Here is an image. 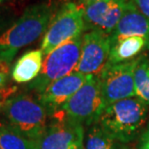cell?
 <instances>
[{"label":"cell","instance_id":"6da1fadb","mask_svg":"<svg viewBox=\"0 0 149 149\" xmlns=\"http://www.w3.org/2000/svg\"><path fill=\"white\" fill-rule=\"evenodd\" d=\"M147 113L148 106L133 96L106 106L96 123L108 135L126 144L141 136Z\"/></svg>","mask_w":149,"mask_h":149},{"label":"cell","instance_id":"7a4b0ae2","mask_svg":"<svg viewBox=\"0 0 149 149\" xmlns=\"http://www.w3.org/2000/svg\"><path fill=\"white\" fill-rule=\"evenodd\" d=\"M55 14V8L47 3L28 7L17 20L0 34V53L17 55L20 48L33 43L46 32Z\"/></svg>","mask_w":149,"mask_h":149},{"label":"cell","instance_id":"3957f363","mask_svg":"<svg viewBox=\"0 0 149 149\" xmlns=\"http://www.w3.org/2000/svg\"><path fill=\"white\" fill-rule=\"evenodd\" d=\"M2 111L13 127L34 142L48 126L46 109L38 98L29 94H13L6 100Z\"/></svg>","mask_w":149,"mask_h":149},{"label":"cell","instance_id":"277c9868","mask_svg":"<svg viewBox=\"0 0 149 149\" xmlns=\"http://www.w3.org/2000/svg\"><path fill=\"white\" fill-rule=\"evenodd\" d=\"M83 35L65 42L44 57L42 71L29 83L28 90L40 94L53 82L74 72L80 60Z\"/></svg>","mask_w":149,"mask_h":149},{"label":"cell","instance_id":"5b68a950","mask_svg":"<svg viewBox=\"0 0 149 149\" xmlns=\"http://www.w3.org/2000/svg\"><path fill=\"white\" fill-rule=\"evenodd\" d=\"M105 107L100 76L99 74H91L88 75L83 86L59 113H61V116L73 120L83 126H90L97 122Z\"/></svg>","mask_w":149,"mask_h":149},{"label":"cell","instance_id":"8992f818","mask_svg":"<svg viewBox=\"0 0 149 149\" xmlns=\"http://www.w3.org/2000/svg\"><path fill=\"white\" fill-rule=\"evenodd\" d=\"M86 32L84 6L75 2H65L54 15L40 44L46 57L57 47Z\"/></svg>","mask_w":149,"mask_h":149},{"label":"cell","instance_id":"52a82bcc","mask_svg":"<svg viewBox=\"0 0 149 149\" xmlns=\"http://www.w3.org/2000/svg\"><path fill=\"white\" fill-rule=\"evenodd\" d=\"M139 57L121 64L106 65L101 71L99 76L105 106L136 96L135 71Z\"/></svg>","mask_w":149,"mask_h":149},{"label":"cell","instance_id":"ba28073f","mask_svg":"<svg viewBox=\"0 0 149 149\" xmlns=\"http://www.w3.org/2000/svg\"><path fill=\"white\" fill-rule=\"evenodd\" d=\"M111 35L97 30L85 32L81 55L75 71L85 75H98L107 65L111 51Z\"/></svg>","mask_w":149,"mask_h":149},{"label":"cell","instance_id":"9c48e42d","mask_svg":"<svg viewBox=\"0 0 149 149\" xmlns=\"http://www.w3.org/2000/svg\"><path fill=\"white\" fill-rule=\"evenodd\" d=\"M56 118L35 141V149H74L84 142L83 125L64 116Z\"/></svg>","mask_w":149,"mask_h":149},{"label":"cell","instance_id":"30bf717a","mask_svg":"<svg viewBox=\"0 0 149 149\" xmlns=\"http://www.w3.org/2000/svg\"><path fill=\"white\" fill-rule=\"evenodd\" d=\"M129 0H102L84 6L86 32L97 30L111 35L122 18Z\"/></svg>","mask_w":149,"mask_h":149},{"label":"cell","instance_id":"8fae6325","mask_svg":"<svg viewBox=\"0 0 149 149\" xmlns=\"http://www.w3.org/2000/svg\"><path fill=\"white\" fill-rule=\"evenodd\" d=\"M88 75L72 72L50 84L42 93L38 94V99L45 108L50 116L57 115L65 104L80 88Z\"/></svg>","mask_w":149,"mask_h":149},{"label":"cell","instance_id":"7c38bea8","mask_svg":"<svg viewBox=\"0 0 149 149\" xmlns=\"http://www.w3.org/2000/svg\"><path fill=\"white\" fill-rule=\"evenodd\" d=\"M127 37H141L149 40V18L142 15L130 0L122 18L111 34V40Z\"/></svg>","mask_w":149,"mask_h":149},{"label":"cell","instance_id":"4fadbf2b","mask_svg":"<svg viewBox=\"0 0 149 149\" xmlns=\"http://www.w3.org/2000/svg\"><path fill=\"white\" fill-rule=\"evenodd\" d=\"M111 42L110 56L106 65L132 61L141 56L142 52L149 50V40L141 37L120 38Z\"/></svg>","mask_w":149,"mask_h":149},{"label":"cell","instance_id":"5bb4252c","mask_svg":"<svg viewBox=\"0 0 149 149\" xmlns=\"http://www.w3.org/2000/svg\"><path fill=\"white\" fill-rule=\"evenodd\" d=\"M44 61L42 49L30 50L24 53L13 66L11 75L18 84L31 83L40 75Z\"/></svg>","mask_w":149,"mask_h":149},{"label":"cell","instance_id":"9a60e30c","mask_svg":"<svg viewBox=\"0 0 149 149\" xmlns=\"http://www.w3.org/2000/svg\"><path fill=\"white\" fill-rule=\"evenodd\" d=\"M85 149H128L125 143L108 135L97 123L88 126L84 137Z\"/></svg>","mask_w":149,"mask_h":149},{"label":"cell","instance_id":"2e32d148","mask_svg":"<svg viewBox=\"0 0 149 149\" xmlns=\"http://www.w3.org/2000/svg\"><path fill=\"white\" fill-rule=\"evenodd\" d=\"M0 148L35 149V142L21 135L10 123L0 120Z\"/></svg>","mask_w":149,"mask_h":149},{"label":"cell","instance_id":"e0dca14e","mask_svg":"<svg viewBox=\"0 0 149 149\" xmlns=\"http://www.w3.org/2000/svg\"><path fill=\"white\" fill-rule=\"evenodd\" d=\"M136 96L149 106V55H141L135 71Z\"/></svg>","mask_w":149,"mask_h":149},{"label":"cell","instance_id":"ac0fdd59","mask_svg":"<svg viewBox=\"0 0 149 149\" xmlns=\"http://www.w3.org/2000/svg\"><path fill=\"white\" fill-rule=\"evenodd\" d=\"M12 53H0V88L6 87L10 78L11 64L15 58Z\"/></svg>","mask_w":149,"mask_h":149},{"label":"cell","instance_id":"d6986e66","mask_svg":"<svg viewBox=\"0 0 149 149\" xmlns=\"http://www.w3.org/2000/svg\"><path fill=\"white\" fill-rule=\"evenodd\" d=\"M138 149H149V122L139 136Z\"/></svg>","mask_w":149,"mask_h":149},{"label":"cell","instance_id":"ffe728a7","mask_svg":"<svg viewBox=\"0 0 149 149\" xmlns=\"http://www.w3.org/2000/svg\"><path fill=\"white\" fill-rule=\"evenodd\" d=\"M130 1L142 15L149 18V0H130Z\"/></svg>","mask_w":149,"mask_h":149},{"label":"cell","instance_id":"44dd1931","mask_svg":"<svg viewBox=\"0 0 149 149\" xmlns=\"http://www.w3.org/2000/svg\"><path fill=\"white\" fill-rule=\"evenodd\" d=\"M15 88H0V110H2L3 106L6 102V100L8 99L9 97H11L13 94L15 93Z\"/></svg>","mask_w":149,"mask_h":149},{"label":"cell","instance_id":"7402d4cb","mask_svg":"<svg viewBox=\"0 0 149 149\" xmlns=\"http://www.w3.org/2000/svg\"><path fill=\"white\" fill-rule=\"evenodd\" d=\"M6 24H7V21H6V17L2 14H0V34H1L3 31L6 29V28H7Z\"/></svg>","mask_w":149,"mask_h":149},{"label":"cell","instance_id":"603a6c76","mask_svg":"<svg viewBox=\"0 0 149 149\" xmlns=\"http://www.w3.org/2000/svg\"><path fill=\"white\" fill-rule=\"evenodd\" d=\"M80 1V4L81 5H88L90 3H93V2H97V1H102V0H79Z\"/></svg>","mask_w":149,"mask_h":149},{"label":"cell","instance_id":"cb8c5ba5","mask_svg":"<svg viewBox=\"0 0 149 149\" xmlns=\"http://www.w3.org/2000/svg\"><path fill=\"white\" fill-rule=\"evenodd\" d=\"M74 149H85V147H84V142L82 144H80V145H78L77 147L76 148H74Z\"/></svg>","mask_w":149,"mask_h":149},{"label":"cell","instance_id":"d4e9b609","mask_svg":"<svg viewBox=\"0 0 149 149\" xmlns=\"http://www.w3.org/2000/svg\"><path fill=\"white\" fill-rule=\"evenodd\" d=\"M63 1H65V2H70V0H63Z\"/></svg>","mask_w":149,"mask_h":149},{"label":"cell","instance_id":"484cf974","mask_svg":"<svg viewBox=\"0 0 149 149\" xmlns=\"http://www.w3.org/2000/svg\"><path fill=\"white\" fill-rule=\"evenodd\" d=\"M3 1H4V0H0V4H1V3H2Z\"/></svg>","mask_w":149,"mask_h":149},{"label":"cell","instance_id":"4316f807","mask_svg":"<svg viewBox=\"0 0 149 149\" xmlns=\"http://www.w3.org/2000/svg\"><path fill=\"white\" fill-rule=\"evenodd\" d=\"M0 149H1V148H0Z\"/></svg>","mask_w":149,"mask_h":149}]
</instances>
